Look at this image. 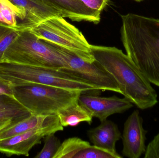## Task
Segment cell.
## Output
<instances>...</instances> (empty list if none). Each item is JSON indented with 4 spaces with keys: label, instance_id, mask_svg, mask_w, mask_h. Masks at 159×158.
<instances>
[{
    "label": "cell",
    "instance_id": "cell-1",
    "mask_svg": "<svg viewBox=\"0 0 159 158\" xmlns=\"http://www.w3.org/2000/svg\"><path fill=\"white\" fill-rule=\"evenodd\" d=\"M121 18L126 54L151 83L159 87V19L133 13Z\"/></svg>",
    "mask_w": 159,
    "mask_h": 158
},
{
    "label": "cell",
    "instance_id": "cell-2",
    "mask_svg": "<svg viewBox=\"0 0 159 158\" xmlns=\"http://www.w3.org/2000/svg\"><path fill=\"white\" fill-rule=\"evenodd\" d=\"M91 50L95 61L114 77L124 97L141 109L157 104V94L151 83L122 50L92 45Z\"/></svg>",
    "mask_w": 159,
    "mask_h": 158
},
{
    "label": "cell",
    "instance_id": "cell-3",
    "mask_svg": "<svg viewBox=\"0 0 159 158\" xmlns=\"http://www.w3.org/2000/svg\"><path fill=\"white\" fill-rule=\"evenodd\" d=\"M0 77L13 86L30 83L43 84L82 93L98 95L95 86L58 70L13 63H0Z\"/></svg>",
    "mask_w": 159,
    "mask_h": 158
},
{
    "label": "cell",
    "instance_id": "cell-4",
    "mask_svg": "<svg viewBox=\"0 0 159 158\" xmlns=\"http://www.w3.org/2000/svg\"><path fill=\"white\" fill-rule=\"evenodd\" d=\"M2 63L58 70L68 67L66 58L53 45L39 39L27 29L20 31L17 37L5 52Z\"/></svg>",
    "mask_w": 159,
    "mask_h": 158
},
{
    "label": "cell",
    "instance_id": "cell-5",
    "mask_svg": "<svg viewBox=\"0 0 159 158\" xmlns=\"http://www.w3.org/2000/svg\"><path fill=\"white\" fill-rule=\"evenodd\" d=\"M82 93L58 87L37 83L13 86V95L31 114L50 116L78 101Z\"/></svg>",
    "mask_w": 159,
    "mask_h": 158
},
{
    "label": "cell",
    "instance_id": "cell-6",
    "mask_svg": "<svg viewBox=\"0 0 159 158\" xmlns=\"http://www.w3.org/2000/svg\"><path fill=\"white\" fill-rule=\"evenodd\" d=\"M39 39L65 48L86 62L95 61L81 32L60 16L44 20L29 29Z\"/></svg>",
    "mask_w": 159,
    "mask_h": 158
},
{
    "label": "cell",
    "instance_id": "cell-7",
    "mask_svg": "<svg viewBox=\"0 0 159 158\" xmlns=\"http://www.w3.org/2000/svg\"><path fill=\"white\" fill-rule=\"evenodd\" d=\"M51 44L61 53L68 63L67 68L60 70L84 81L102 91H111L121 94L119 86L113 76L96 61L92 63L86 62L70 51Z\"/></svg>",
    "mask_w": 159,
    "mask_h": 158
},
{
    "label": "cell",
    "instance_id": "cell-8",
    "mask_svg": "<svg viewBox=\"0 0 159 158\" xmlns=\"http://www.w3.org/2000/svg\"><path fill=\"white\" fill-rule=\"evenodd\" d=\"M63 130L57 114L48 117L43 126L24 133L0 141V153L7 156H29L32 148L42 143V139L51 133Z\"/></svg>",
    "mask_w": 159,
    "mask_h": 158
},
{
    "label": "cell",
    "instance_id": "cell-9",
    "mask_svg": "<svg viewBox=\"0 0 159 158\" xmlns=\"http://www.w3.org/2000/svg\"><path fill=\"white\" fill-rule=\"evenodd\" d=\"M78 102L92 116L102 122L111 115L124 113L133 107V104L127 98L114 96L101 97L98 95L81 93Z\"/></svg>",
    "mask_w": 159,
    "mask_h": 158
},
{
    "label": "cell",
    "instance_id": "cell-10",
    "mask_svg": "<svg viewBox=\"0 0 159 158\" xmlns=\"http://www.w3.org/2000/svg\"><path fill=\"white\" fill-rule=\"evenodd\" d=\"M147 131L143 127V119L138 110L129 116L124 123L121 136L122 155L129 158H139L146 151Z\"/></svg>",
    "mask_w": 159,
    "mask_h": 158
},
{
    "label": "cell",
    "instance_id": "cell-11",
    "mask_svg": "<svg viewBox=\"0 0 159 158\" xmlns=\"http://www.w3.org/2000/svg\"><path fill=\"white\" fill-rule=\"evenodd\" d=\"M17 7L21 22L20 29L29 30L44 20L57 16H61L57 10L46 4L42 0H9Z\"/></svg>",
    "mask_w": 159,
    "mask_h": 158
},
{
    "label": "cell",
    "instance_id": "cell-12",
    "mask_svg": "<svg viewBox=\"0 0 159 158\" xmlns=\"http://www.w3.org/2000/svg\"><path fill=\"white\" fill-rule=\"evenodd\" d=\"M58 11L61 17L75 21H85L98 24L101 16L89 9L80 0H42Z\"/></svg>",
    "mask_w": 159,
    "mask_h": 158
},
{
    "label": "cell",
    "instance_id": "cell-13",
    "mask_svg": "<svg viewBox=\"0 0 159 158\" xmlns=\"http://www.w3.org/2000/svg\"><path fill=\"white\" fill-rule=\"evenodd\" d=\"M32 115L13 95L0 94V131L7 129Z\"/></svg>",
    "mask_w": 159,
    "mask_h": 158
},
{
    "label": "cell",
    "instance_id": "cell-14",
    "mask_svg": "<svg viewBox=\"0 0 159 158\" xmlns=\"http://www.w3.org/2000/svg\"><path fill=\"white\" fill-rule=\"evenodd\" d=\"M87 134L93 145L118 155L116 149V143L121 138V134L115 122L105 120L99 126L88 130Z\"/></svg>",
    "mask_w": 159,
    "mask_h": 158
},
{
    "label": "cell",
    "instance_id": "cell-15",
    "mask_svg": "<svg viewBox=\"0 0 159 158\" xmlns=\"http://www.w3.org/2000/svg\"><path fill=\"white\" fill-rule=\"evenodd\" d=\"M61 125L64 127L76 126L82 122L92 123L93 117L78 101L62 109L57 113Z\"/></svg>",
    "mask_w": 159,
    "mask_h": 158
},
{
    "label": "cell",
    "instance_id": "cell-16",
    "mask_svg": "<svg viewBox=\"0 0 159 158\" xmlns=\"http://www.w3.org/2000/svg\"><path fill=\"white\" fill-rule=\"evenodd\" d=\"M48 116L32 115L9 128L0 131V141L41 127L45 122Z\"/></svg>",
    "mask_w": 159,
    "mask_h": 158
},
{
    "label": "cell",
    "instance_id": "cell-17",
    "mask_svg": "<svg viewBox=\"0 0 159 158\" xmlns=\"http://www.w3.org/2000/svg\"><path fill=\"white\" fill-rule=\"evenodd\" d=\"M90 145L89 142L78 137L68 138L61 143L54 158H75L80 151Z\"/></svg>",
    "mask_w": 159,
    "mask_h": 158
},
{
    "label": "cell",
    "instance_id": "cell-18",
    "mask_svg": "<svg viewBox=\"0 0 159 158\" xmlns=\"http://www.w3.org/2000/svg\"><path fill=\"white\" fill-rule=\"evenodd\" d=\"M21 30L18 27H13L0 22V63L4 53L16 38Z\"/></svg>",
    "mask_w": 159,
    "mask_h": 158
},
{
    "label": "cell",
    "instance_id": "cell-19",
    "mask_svg": "<svg viewBox=\"0 0 159 158\" xmlns=\"http://www.w3.org/2000/svg\"><path fill=\"white\" fill-rule=\"evenodd\" d=\"M55 134H49L45 136L43 147L34 158H54L61 144L60 140Z\"/></svg>",
    "mask_w": 159,
    "mask_h": 158
},
{
    "label": "cell",
    "instance_id": "cell-20",
    "mask_svg": "<svg viewBox=\"0 0 159 158\" xmlns=\"http://www.w3.org/2000/svg\"><path fill=\"white\" fill-rule=\"evenodd\" d=\"M0 12L7 25L17 27V18L20 19L17 7L9 0H0Z\"/></svg>",
    "mask_w": 159,
    "mask_h": 158
},
{
    "label": "cell",
    "instance_id": "cell-21",
    "mask_svg": "<svg viewBox=\"0 0 159 158\" xmlns=\"http://www.w3.org/2000/svg\"><path fill=\"white\" fill-rule=\"evenodd\" d=\"M120 155L98 147L95 145H90L80 151L75 158H121Z\"/></svg>",
    "mask_w": 159,
    "mask_h": 158
},
{
    "label": "cell",
    "instance_id": "cell-22",
    "mask_svg": "<svg viewBox=\"0 0 159 158\" xmlns=\"http://www.w3.org/2000/svg\"><path fill=\"white\" fill-rule=\"evenodd\" d=\"M87 7L99 15L108 4L109 0H80Z\"/></svg>",
    "mask_w": 159,
    "mask_h": 158
},
{
    "label": "cell",
    "instance_id": "cell-23",
    "mask_svg": "<svg viewBox=\"0 0 159 158\" xmlns=\"http://www.w3.org/2000/svg\"><path fill=\"white\" fill-rule=\"evenodd\" d=\"M144 154L145 158H159V133L148 145Z\"/></svg>",
    "mask_w": 159,
    "mask_h": 158
},
{
    "label": "cell",
    "instance_id": "cell-24",
    "mask_svg": "<svg viewBox=\"0 0 159 158\" xmlns=\"http://www.w3.org/2000/svg\"><path fill=\"white\" fill-rule=\"evenodd\" d=\"M13 95V86L7 81L0 77V94Z\"/></svg>",
    "mask_w": 159,
    "mask_h": 158
},
{
    "label": "cell",
    "instance_id": "cell-25",
    "mask_svg": "<svg viewBox=\"0 0 159 158\" xmlns=\"http://www.w3.org/2000/svg\"><path fill=\"white\" fill-rule=\"evenodd\" d=\"M0 22L7 24L5 20L3 18L2 16V14H1V12H0Z\"/></svg>",
    "mask_w": 159,
    "mask_h": 158
},
{
    "label": "cell",
    "instance_id": "cell-26",
    "mask_svg": "<svg viewBox=\"0 0 159 158\" xmlns=\"http://www.w3.org/2000/svg\"><path fill=\"white\" fill-rule=\"evenodd\" d=\"M134 1H135L136 2H141L142 1H144V0H134Z\"/></svg>",
    "mask_w": 159,
    "mask_h": 158
},
{
    "label": "cell",
    "instance_id": "cell-27",
    "mask_svg": "<svg viewBox=\"0 0 159 158\" xmlns=\"http://www.w3.org/2000/svg\"></svg>",
    "mask_w": 159,
    "mask_h": 158
}]
</instances>
